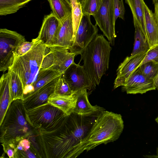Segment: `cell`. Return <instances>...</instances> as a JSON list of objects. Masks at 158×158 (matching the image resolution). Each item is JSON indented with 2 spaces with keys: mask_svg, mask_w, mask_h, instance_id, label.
<instances>
[{
  "mask_svg": "<svg viewBox=\"0 0 158 158\" xmlns=\"http://www.w3.org/2000/svg\"><path fill=\"white\" fill-rule=\"evenodd\" d=\"M124 122L120 114L102 110L85 137L75 146L68 158H75L102 144L118 139L123 132Z\"/></svg>",
  "mask_w": 158,
  "mask_h": 158,
  "instance_id": "1",
  "label": "cell"
},
{
  "mask_svg": "<svg viewBox=\"0 0 158 158\" xmlns=\"http://www.w3.org/2000/svg\"><path fill=\"white\" fill-rule=\"evenodd\" d=\"M1 143L15 142L22 139L37 135L39 132L28 122L23 101H13L0 124Z\"/></svg>",
  "mask_w": 158,
  "mask_h": 158,
  "instance_id": "2",
  "label": "cell"
},
{
  "mask_svg": "<svg viewBox=\"0 0 158 158\" xmlns=\"http://www.w3.org/2000/svg\"><path fill=\"white\" fill-rule=\"evenodd\" d=\"M110 44L103 35L98 34L80 54V62L83 60V66L94 88L108 69L112 49Z\"/></svg>",
  "mask_w": 158,
  "mask_h": 158,
  "instance_id": "3",
  "label": "cell"
},
{
  "mask_svg": "<svg viewBox=\"0 0 158 158\" xmlns=\"http://www.w3.org/2000/svg\"><path fill=\"white\" fill-rule=\"evenodd\" d=\"M30 50L20 56H14L11 66L8 69L17 73L22 82L23 99L33 91V84L36 80L47 47L36 38Z\"/></svg>",
  "mask_w": 158,
  "mask_h": 158,
  "instance_id": "4",
  "label": "cell"
},
{
  "mask_svg": "<svg viewBox=\"0 0 158 158\" xmlns=\"http://www.w3.org/2000/svg\"><path fill=\"white\" fill-rule=\"evenodd\" d=\"M36 137L41 158H68L74 143L65 123L52 131H40Z\"/></svg>",
  "mask_w": 158,
  "mask_h": 158,
  "instance_id": "5",
  "label": "cell"
},
{
  "mask_svg": "<svg viewBox=\"0 0 158 158\" xmlns=\"http://www.w3.org/2000/svg\"><path fill=\"white\" fill-rule=\"evenodd\" d=\"M26 114L31 126L38 131L50 132L60 128L68 117L48 102L26 110Z\"/></svg>",
  "mask_w": 158,
  "mask_h": 158,
  "instance_id": "6",
  "label": "cell"
},
{
  "mask_svg": "<svg viewBox=\"0 0 158 158\" xmlns=\"http://www.w3.org/2000/svg\"><path fill=\"white\" fill-rule=\"evenodd\" d=\"M26 41L16 31L6 28L0 29V71L4 72L12 65L14 54L19 46Z\"/></svg>",
  "mask_w": 158,
  "mask_h": 158,
  "instance_id": "7",
  "label": "cell"
},
{
  "mask_svg": "<svg viewBox=\"0 0 158 158\" xmlns=\"http://www.w3.org/2000/svg\"><path fill=\"white\" fill-rule=\"evenodd\" d=\"M96 24L112 46L116 37L114 18V0H102L96 12L93 16Z\"/></svg>",
  "mask_w": 158,
  "mask_h": 158,
  "instance_id": "8",
  "label": "cell"
},
{
  "mask_svg": "<svg viewBox=\"0 0 158 158\" xmlns=\"http://www.w3.org/2000/svg\"><path fill=\"white\" fill-rule=\"evenodd\" d=\"M97 25H93L90 15L83 14L75 35L73 46L69 49L70 52L76 56L80 54L91 41L98 35Z\"/></svg>",
  "mask_w": 158,
  "mask_h": 158,
  "instance_id": "9",
  "label": "cell"
},
{
  "mask_svg": "<svg viewBox=\"0 0 158 158\" xmlns=\"http://www.w3.org/2000/svg\"><path fill=\"white\" fill-rule=\"evenodd\" d=\"M62 76L71 90L74 93L85 89L94 88L83 66L74 62L64 71Z\"/></svg>",
  "mask_w": 158,
  "mask_h": 158,
  "instance_id": "10",
  "label": "cell"
},
{
  "mask_svg": "<svg viewBox=\"0 0 158 158\" xmlns=\"http://www.w3.org/2000/svg\"><path fill=\"white\" fill-rule=\"evenodd\" d=\"M123 86V90L127 94H143L156 89L153 80L144 75L139 67L130 75Z\"/></svg>",
  "mask_w": 158,
  "mask_h": 158,
  "instance_id": "11",
  "label": "cell"
},
{
  "mask_svg": "<svg viewBox=\"0 0 158 158\" xmlns=\"http://www.w3.org/2000/svg\"><path fill=\"white\" fill-rule=\"evenodd\" d=\"M146 54H139L126 58L117 70V77L114 82V89L125 85L130 75L139 67Z\"/></svg>",
  "mask_w": 158,
  "mask_h": 158,
  "instance_id": "12",
  "label": "cell"
},
{
  "mask_svg": "<svg viewBox=\"0 0 158 158\" xmlns=\"http://www.w3.org/2000/svg\"><path fill=\"white\" fill-rule=\"evenodd\" d=\"M61 22L52 12L45 16L36 38L41 40L48 47H50L57 35Z\"/></svg>",
  "mask_w": 158,
  "mask_h": 158,
  "instance_id": "13",
  "label": "cell"
},
{
  "mask_svg": "<svg viewBox=\"0 0 158 158\" xmlns=\"http://www.w3.org/2000/svg\"><path fill=\"white\" fill-rule=\"evenodd\" d=\"M60 76L26 97L23 102L26 110L47 102L50 96L54 92L56 85Z\"/></svg>",
  "mask_w": 158,
  "mask_h": 158,
  "instance_id": "14",
  "label": "cell"
},
{
  "mask_svg": "<svg viewBox=\"0 0 158 158\" xmlns=\"http://www.w3.org/2000/svg\"><path fill=\"white\" fill-rule=\"evenodd\" d=\"M61 22L58 32L50 47H60L69 50L74 40L72 14Z\"/></svg>",
  "mask_w": 158,
  "mask_h": 158,
  "instance_id": "15",
  "label": "cell"
},
{
  "mask_svg": "<svg viewBox=\"0 0 158 158\" xmlns=\"http://www.w3.org/2000/svg\"><path fill=\"white\" fill-rule=\"evenodd\" d=\"M53 54L54 63L52 68L62 74L74 62L76 55L66 48L58 46L48 47Z\"/></svg>",
  "mask_w": 158,
  "mask_h": 158,
  "instance_id": "16",
  "label": "cell"
},
{
  "mask_svg": "<svg viewBox=\"0 0 158 158\" xmlns=\"http://www.w3.org/2000/svg\"><path fill=\"white\" fill-rule=\"evenodd\" d=\"M77 99L76 93L71 95L66 96L54 92L48 98V102L61 110L68 116L73 113Z\"/></svg>",
  "mask_w": 158,
  "mask_h": 158,
  "instance_id": "17",
  "label": "cell"
},
{
  "mask_svg": "<svg viewBox=\"0 0 158 158\" xmlns=\"http://www.w3.org/2000/svg\"><path fill=\"white\" fill-rule=\"evenodd\" d=\"M76 93L77 99L73 113L86 116L103 110L100 107L97 105L93 106L90 104L88 100L87 89H82Z\"/></svg>",
  "mask_w": 158,
  "mask_h": 158,
  "instance_id": "18",
  "label": "cell"
},
{
  "mask_svg": "<svg viewBox=\"0 0 158 158\" xmlns=\"http://www.w3.org/2000/svg\"><path fill=\"white\" fill-rule=\"evenodd\" d=\"M10 71L4 74L0 79V124L2 122L7 109L12 102L10 89Z\"/></svg>",
  "mask_w": 158,
  "mask_h": 158,
  "instance_id": "19",
  "label": "cell"
},
{
  "mask_svg": "<svg viewBox=\"0 0 158 158\" xmlns=\"http://www.w3.org/2000/svg\"><path fill=\"white\" fill-rule=\"evenodd\" d=\"M144 8L146 36L151 48L158 44V25L154 13L145 3Z\"/></svg>",
  "mask_w": 158,
  "mask_h": 158,
  "instance_id": "20",
  "label": "cell"
},
{
  "mask_svg": "<svg viewBox=\"0 0 158 158\" xmlns=\"http://www.w3.org/2000/svg\"><path fill=\"white\" fill-rule=\"evenodd\" d=\"M131 11L134 23H137L146 36L143 0H125ZM147 38V37H146Z\"/></svg>",
  "mask_w": 158,
  "mask_h": 158,
  "instance_id": "21",
  "label": "cell"
},
{
  "mask_svg": "<svg viewBox=\"0 0 158 158\" xmlns=\"http://www.w3.org/2000/svg\"><path fill=\"white\" fill-rule=\"evenodd\" d=\"M62 74H63L58 70L52 67L45 69H40L36 80L33 84V91L32 93L36 91Z\"/></svg>",
  "mask_w": 158,
  "mask_h": 158,
  "instance_id": "22",
  "label": "cell"
},
{
  "mask_svg": "<svg viewBox=\"0 0 158 158\" xmlns=\"http://www.w3.org/2000/svg\"><path fill=\"white\" fill-rule=\"evenodd\" d=\"M52 12L61 21L64 20L72 14L70 3L68 0H47Z\"/></svg>",
  "mask_w": 158,
  "mask_h": 158,
  "instance_id": "23",
  "label": "cell"
},
{
  "mask_svg": "<svg viewBox=\"0 0 158 158\" xmlns=\"http://www.w3.org/2000/svg\"><path fill=\"white\" fill-rule=\"evenodd\" d=\"M135 27V41L131 55L145 53L150 48L147 39L137 23H134Z\"/></svg>",
  "mask_w": 158,
  "mask_h": 158,
  "instance_id": "24",
  "label": "cell"
},
{
  "mask_svg": "<svg viewBox=\"0 0 158 158\" xmlns=\"http://www.w3.org/2000/svg\"><path fill=\"white\" fill-rule=\"evenodd\" d=\"M10 74V89L11 101L21 99L23 100V88L22 82L18 75L8 69Z\"/></svg>",
  "mask_w": 158,
  "mask_h": 158,
  "instance_id": "25",
  "label": "cell"
},
{
  "mask_svg": "<svg viewBox=\"0 0 158 158\" xmlns=\"http://www.w3.org/2000/svg\"><path fill=\"white\" fill-rule=\"evenodd\" d=\"M32 0H0V15H6L17 12Z\"/></svg>",
  "mask_w": 158,
  "mask_h": 158,
  "instance_id": "26",
  "label": "cell"
},
{
  "mask_svg": "<svg viewBox=\"0 0 158 158\" xmlns=\"http://www.w3.org/2000/svg\"><path fill=\"white\" fill-rule=\"evenodd\" d=\"M72 6V16L73 29L74 37H75L83 16L81 4L79 0H70Z\"/></svg>",
  "mask_w": 158,
  "mask_h": 158,
  "instance_id": "27",
  "label": "cell"
},
{
  "mask_svg": "<svg viewBox=\"0 0 158 158\" xmlns=\"http://www.w3.org/2000/svg\"><path fill=\"white\" fill-rule=\"evenodd\" d=\"M139 68L144 75L152 80L158 72V64L152 61L145 63L140 65Z\"/></svg>",
  "mask_w": 158,
  "mask_h": 158,
  "instance_id": "28",
  "label": "cell"
},
{
  "mask_svg": "<svg viewBox=\"0 0 158 158\" xmlns=\"http://www.w3.org/2000/svg\"><path fill=\"white\" fill-rule=\"evenodd\" d=\"M102 0H85L81 4L83 14L93 16L98 11Z\"/></svg>",
  "mask_w": 158,
  "mask_h": 158,
  "instance_id": "29",
  "label": "cell"
},
{
  "mask_svg": "<svg viewBox=\"0 0 158 158\" xmlns=\"http://www.w3.org/2000/svg\"><path fill=\"white\" fill-rule=\"evenodd\" d=\"M54 93L63 95H71L75 93L71 89L62 76H61L56 85Z\"/></svg>",
  "mask_w": 158,
  "mask_h": 158,
  "instance_id": "30",
  "label": "cell"
},
{
  "mask_svg": "<svg viewBox=\"0 0 158 158\" xmlns=\"http://www.w3.org/2000/svg\"><path fill=\"white\" fill-rule=\"evenodd\" d=\"M150 61L158 64V44L150 48L146 53V55L139 66Z\"/></svg>",
  "mask_w": 158,
  "mask_h": 158,
  "instance_id": "31",
  "label": "cell"
},
{
  "mask_svg": "<svg viewBox=\"0 0 158 158\" xmlns=\"http://www.w3.org/2000/svg\"><path fill=\"white\" fill-rule=\"evenodd\" d=\"M53 63V56L49 48L47 47L40 69H45L52 67Z\"/></svg>",
  "mask_w": 158,
  "mask_h": 158,
  "instance_id": "32",
  "label": "cell"
},
{
  "mask_svg": "<svg viewBox=\"0 0 158 158\" xmlns=\"http://www.w3.org/2000/svg\"><path fill=\"white\" fill-rule=\"evenodd\" d=\"M125 8L123 0H114V18L115 22L118 18L124 20Z\"/></svg>",
  "mask_w": 158,
  "mask_h": 158,
  "instance_id": "33",
  "label": "cell"
},
{
  "mask_svg": "<svg viewBox=\"0 0 158 158\" xmlns=\"http://www.w3.org/2000/svg\"><path fill=\"white\" fill-rule=\"evenodd\" d=\"M34 43L33 39H32L31 42L26 41L23 42L18 48L14 54V56H20L24 55L30 50Z\"/></svg>",
  "mask_w": 158,
  "mask_h": 158,
  "instance_id": "34",
  "label": "cell"
},
{
  "mask_svg": "<svg viewBox=\"0 0 158 158\" xmlns=\"http://www.w3.org/2000/svg\"><path fill=\"white\" fill-rule=\"evenodd\" d=\"M4 152L10 158H15L17 152L16 146L14 142L1 143Z\"/></svg>",
  "mask_w": 158,
  "mask_h": 158,
  "instance_id": "35",
  "label": "cell"
},
{
  "mask_svg": "<svg viewBox=\"0 0 158 158\" xmlns=\"http://www.w3.org/2000/svg\"><path fill=\"white\" fill-rule=\"evenodd\" d=\"M154 14L155 19L158 25V0L154 4Z\"/></svg>",
  "mask_w": 158,
  "mask_h": 158,
  "instance_id": "36",
  "label": "cell"
},
{
  "mask_svg": "<svg viewBox=\"0 0 158 158\" xmlns=\"http://www.w3.org/2000/svg\"><path fill=\"white\" fill-rule=\"evenodd\" d=\"M153 81L155 88L158 90V72Z\"/></svg>",
  "mask_w": 158,
  "mask_h": 158,
  "instance_id": "37",
  "label": "cell"
},
{
  "mask_svg": "<svg viewBox=\"0 0 158 158\" xmlns=\"http://www.w3.org/2000/svg\"><path fill=\"white\" fill-rule=\"evenodd\" d=\"M80 3L81 4L85 0H79Z\"/></svg>",
  "mask_w": 158,
  "mask_h": 158,
  "instance_id": "38",
  "label": "cell"
},
{
  "mask_svg": "<svg viewBox=\"0 0 158 158\" xmlns=\"http://www.w3.org/2000/svg\"><path fill=\"white\" fill-rule=\"evenodd\" d=\"M155 120V121H156V122L158 124V116L156 118Z\"/></svg>",
  "mask_w": 158,
  "mask_h": 158,
  "instance_id": "39",
  "label": "cell"
},
{
  "mask_svg": "<svg viewBox=\"0 0 158 158\" xmlns=\"http://www.w3.org/2000/svg\"><path fill=\"white\" fill-rule=\"evenodd\" d=\"M156 156L158 157V147L156 148Z\"/></svg>",
  "mask_w": 158,
  "mask_h": 158,
  "instance_id": "40",
  "label": "cell"
},
{
  "mask_svg": "<svg viewBox=\"0 0 158 158\" xmlns=\"http://www.w3.org/2000/svg\"><path fill=\"white\" fill-rule=\"evenodd\" d=\"M152 1L153 3L154 4L157 0H152Z\"/></svg>",
  "mask_w": 158,
  "mask_h": 158,
  "instance_id": "41",
  "label": "cell"
},
{
  "mask_svg": "<svg viewBox=\"0 0 158 158\" xmlns=\"http://www.w3.org/2000/svg\"><path fill=\"white\" fill-rule=\"evenodd\" d=\"M68 0V1L70 2V0Z\"/></svg>",
  "mask_w": 158,
  "mask_h": 158,
  "instance_id": "42",
  "label": "cell"
}]
</instances>
